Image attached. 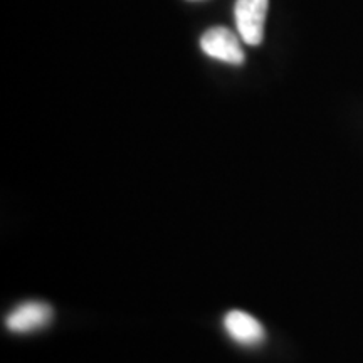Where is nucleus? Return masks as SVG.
Segmentation results:
<instances>
[{
  "instance_id": "1",
  "label": "nucleus",
  "mask_w": 363,
  "mask_h": 363,
  "mask_svg": "<svg viewBox=\"0 0 363 363\" xmlns=\"http://www.w3.org/2000/svg\"><path fill=\"white\" fill-rule=\"evenodd\" d=\"M269 0H235L234 21L239 38L249 45H259L264 39V22Z\"/></svg>"
},
{
  "instance_id": "2",
  "label": "nucleus",
  "mask_w": 363,
  "mask_h": 363,
  "mask_svg": "<svg viewBox=\"0 0 363 363\" xmlns=\"http://www.w3.org/2000/svg\"><path fill=\"white\" fill-rule=\"evenodd\" d=\"M240 38L227 27L216 26L203 33L201 38V49L208 57L225 62V65L240 66L246 61Z\"/></svg>"
},
{
  "instance_id": "3",
  "label": "nucleus",
  "mask_w": 363,
  "mask_h": 363,
  "mask_svg": "<svg viewBox=\"0 0 363 363\" xmlns=\"http://www.w3.org/2000/svg\"><path fill=\"white\" fill-rule=\"evenodd\" d=\"M52 320V308L43 301H27L22 303L9 313L6 318L7 330L12 333H33L44 326H48Z\"/></svg>"
},
{
  "instance_id": "4",
  "label": "nucleus",
  "mask_w": 363,
  "mask_h": 363,
  "mask_svg": "<svg viewBox=\"0 0 363 363\" xmlns=\"http://www.w3.org/2000/svg\"><path fill=\"white\" fill-rule=\"evenodd\" d=\"M224 330L235 343L242 345V347H256L266 338V330L261 321L240 310L227 313L224 316Z\"/></svg>"
}]
</instances>
